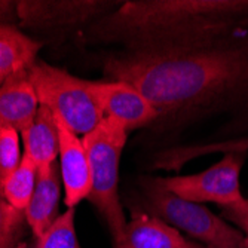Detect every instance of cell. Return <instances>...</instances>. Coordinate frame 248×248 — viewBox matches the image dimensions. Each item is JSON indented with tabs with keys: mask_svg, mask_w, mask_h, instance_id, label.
I'll use <instances>...</instances> for the list:
<instances>
[{
	"mask_svg": "<svg viewBox=\"0 0 248 248\" xmlns=\"http://www.w3.org/2000/svg\"><path fill=\"white\" fill-rule=\"evenodd\" d=\"M104 73L139 89L159 118L248 111V31L182 48L121 49Z\"/></svg>",
	"mask_w": 248,
	"mask_h": 248,
	"instance_id": "cell-1",
	"label": "cell"
},
{
	"mask_svg": "<svg viewBox=\"0 0 248 248\" xmlns=\"http://www.w3.org/2000/svg\"><path fill=\"white\" fill-rule=\"evenodd\" d=\"M247 16L248 0H140L121 3L91 34L124 51H161L233 34Z\"/></svg>",
	"mask_w": 248,
	"mask_h": 248,
	"instance_id": "cell-2",
	"label": "cell"
},
{
	"mask_svg": "<svg viewBox=\"0 0 248 248\" xmlns=\"http://www.w3.org/2000/svg\"><path fill=\"white\" fill-rule=\"evenodd\" d=\"M128 129L118 121L104 118L91 132L82 137L91 168L93 202L104 217L113 241L118 242L126 229V218L119 201V164Z\"/></svg>",
	"mask_w": 248,
	"mask_h": 248,
	"instance_id": "cell-3",
	"label": "cell"
},
{
	"mask_svg": "<svg viewBox=\"0 0 248 248\" xmlns=\"http://www.w3.org/2000/svg\"><path fill=\"white\" fill-rule=\"evenodd\" d=\"M29 73L40 106L48 107L75 134L86 135L106 118L89 80L37 60Z\"/></svg>",
	"mask_w": 248,
	"mask_h": 248,
	"instance_id": "cell-4",
	"label": "cell"
},
{
	"mask_svg": "<svg viewBox=\"0 0 248 248\" xmlns=\"http://www.w3.org/2000/svg\"><path fill=\"white\" fill-rule=\"evenodd\" d=\"M149 207L156 217L185 231L207 248H245L244 233L198 202L178 198L162 187L159 178L146 185Z\"/></svg>",
	"mask_w": 248,
	"mask_h": 248,
	"instance_id": "cell-5",
	"label": "cell"
},
{
	"mask_svg": "<svg viewBox=\"0 0 248 248\" xmlns=\"http://www.w3.org/2000/svg\"><path fill=\"white\" fill-rule=\"evenodd\" d=\"M245 161V152H231L221 161L192 175L159 178V183L170 193L190 202H216L221 207L241 201L239 177Z\"/></svg>",
	"mask_w": 248,
	"mask_h": 248,
	"instance_id": "cell-6",
	"label": "cell"
},
{
	"mask_svg": "<svg viewBox=\"0 0 248 248\" xmlns=\"http://www.w3.org/2000/svg\"><path fill=\"white\" fill-rule=\"evenodd\" d=\"M91 89L104 116L121 122L128 131L159 119V113L152 103L126 82H91Z\"/></svg>",
	"mask_w": 248,
	"mask_h": 248,
	"instance_id": "cell-7",
	"label": "cell"
},
{
	"mask_svg": "<svg viewBox=\"0 0 248 248\" xmlns=\"http://www.w3.org/2000/svg\"><path fill=\"white\" fill-rule=\"evenodd\" d=\"M60 132V168L65 193V207L75 208L91 193V168L83 141L60 118H57Z\"/></svg>",
	"mask_w": 248,
	"mask_h": 248,
	"instance_id": "cell-8",
	"label": "cell"
},
{
	"mask_svg": "<svg viewBox=\"0 0 248 248\" xmlns=\"http://www.w3.org/2000/svg\"><path fill=\"white\" fill-rule=\"evenodd\" d=\"M118 6L116 2H22L18 16L27 26H62L108 15Z\"/></svg>",
	"mask_w": 248,
	"mask_h": 248,
	"instance_id": "cell-9",
	"label": "cell"
},
{
	"mask_svg": "<svg viewBox=\"0 0 248 248\" xmlns=\"http://www.w3.org/2000/svg\"><path fill=\"white\" fill-rule=\"evenodd\" d=\"M39 107L29 67L15 72L0 85V126L26 131L33 124Z\"/></svg>",
	"mask_w": 248,
	"mask_h": 248,
	"instance_id": "cell-10",
	"label": "cell"
},
{
	"mask_svg": "<svg viewBox=\"0 0 248 248\" xmlns=\"http://www.w3.org/2000/svg\"><path fill=\"white\" fill-rule=\"evenodd\" d=\"M61 186L62 177L58 161L46 168L39 170L34 193L24 211L26 221L29 223L36 238L42 236L60 217L58 205L61 198Z\"/></svg>",
	"mask_w": 248,
	"mask_h": 248,
	"instance_id": "cell-11",
	"label": "cell"
},
{
	"mask_svg": "<svg viewBox=\"0 0 248 248\" xmlns=\"http://www.w3.org/2000/svg\"><path fill=\"white\" fill-rule=\"evenodd\" d=\"M195 242L185 239L177 229L156 216L134 211L124 236L115 248H193Z\"/></svg>",
	"mask_w": 248,
	"mask_h": 248,
	"instance_id": "cell-12",
	"label": "cell"
},
{
	"mask_svg": "<svg viewBox=\"0 0 248 248\" xmlns=\"http://www.w3.org/2000/svg\"><path fill=\"white\" fill-rule=\"evenodd\" d=\"M21 134L24 141V153L39 170L46 168L57 161L60 132L57 119L48 107L40 106L33 124Z\"/></svg>",
	"mask_w": 248,
	"mask_h": 248,
	"instance_id": "cell-13",
	"label": "cell"
},
{
	"mask_svg": "<svg viewBox=\"0 0 248 248\" xmlns=\"http://www.w3.org/2000/svg\"><path fill=\"white\" fill-rule=\"evenodd\" d=\"M42 43L34 42L15 27L0 26V85L34 61Z\"/></svg>",
	"mask_w": 248,
	"mask_h": 248,
	"instance_id": "cell-14",
	"label": "cell"
},
{
	"mask_svg": "<svg viewBox=\"0 0 248 248\" xmlns=\"http://www.w3.org/2000/svg\"><path fill=\"white\" fill-rule=\"evenodd\" d=\"M37 174V165L26 153H22L21 164L18 165L15 172L8 178V182L2 186L3 196L12 208L21 213L26 211L36 189Z\"/></svg>",
	"mask_w": 248,
	"mask_h": 248,
	"instance_id": "cell-15",
	"label": "cell"
},
{
	"mask_svg": "<svg viewBox=\"0 0 248 248\" xmlns=\"http://www.w3.org/2000/svg\"><path fill=\"white\" fill-rule=\"evenodd\" d=\"M34 248H80L75 229V208H67L42 236Z\"/></svg>",
	"mask_w": 248,
	"mask_h": 248,
	"instance_id": "cell-16",
	"label": "cell"
},
{
	"mask_svg": "<svg viewBox=\"0 0 248 248\" xmlns=\"http://www.w3.org/2000/svg\"><path fill=\"white\" fill-rule=\"evenodd\" d=\"M19 135L11 126H0V187L21 164Z\"/></svg>",
	"mask_w": 248,
	"mask_h": 248,
	"instance_id": "cell-17",
	"label": "cell"
},
{
	"mask_svg": "<svg viewBox=\"0 0 248 248\" xmlns=\"http://www.w3.org/2000/svg\"><path fill=\"white\" fill-rule=\"evenodd\" d=\"M24 213L12 208L3 196L0 187V248H12L15 241L21 236Z\"/></svg>",
	"mask_w": 248,
	"mask_h": 248,
	"instance_id": "cell-18",
	"label": "cell"
},
{
	"mask_svg": "<svg viewBox=\"0 0 248 248\" xmlns=\"http://www.w3.org/2000/svg\"><path fill=\"white\" fill-rule=\"evenodd\" d=\"M223 218H228L244 233V247L248 248V199L242 198L232 205L224 207Z\"/></svg>",
	"mask_w": 248,
	"mask_h": 248,
	"instance_id": "cell-19",
	"label": "cell"
},
{
	"mask_svg": "<svg viewBox=\"0 0 248 248\" xmlns=\"http://www.w3.org/2000/svg\"><path fill=\"white\" fill-rule=\"evenodd\" d=\"M241 30L248 31V16L245 19H242V22H241Z\"/></svg>",
	"mask_w": 248,
	"mask_h": 248,
	"instance_id": "cell-20",
	"label": "cell"
},
{
	"mask_svg": "<svg viewBox=\"0 0 248 248\" xmlns=\"http://www.w3.org/2000/svg\"><path fill=\"white\" fill-rule=\"evenodd\" d=\"M193 248H207V247H204V245H199V244H195V245H193Z\"/></svg>",
	"mask_w": 248,
	"mask_h": 248,
	"instance_id": "cell-21",
	"label": "cell"
},
{
	"mask_svg": "<svg viewBox=\"0 0 248 248\" xmlns=\"http://www.w3.org/2000/svg\"><path fill=\"white\" fill-rule=\"evenodd\" d=\"M16 248H26V247H22V245H21V247H16Z\"/></svg>",
	"mask_w": 248,
	"mask_h": 248,
	"instance_id": "cell-22",
	"label": "cell"
}]
</instances>
